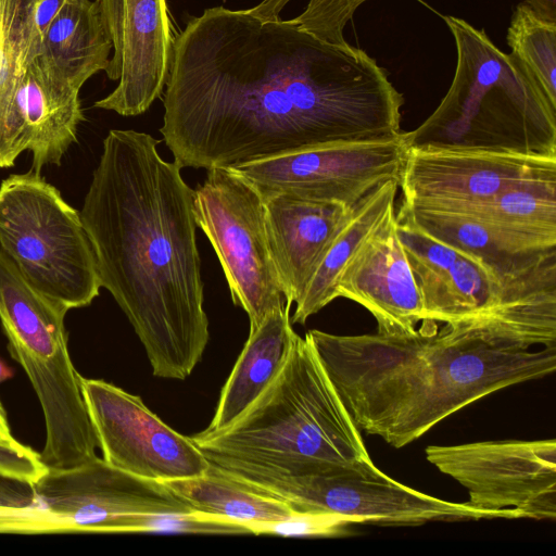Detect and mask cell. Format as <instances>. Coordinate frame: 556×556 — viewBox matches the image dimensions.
Masks as SVG:
<instances>
[{"instance_id": "cell-31", "label": "cell", "mask_w": 556, "mask_h": 556, "mask_svg": "<svg viewBox=\"0 0 556 556\" xmlns=\"http://www.w3.org/2000/svg\"><path fill=\"white\" fill-rule=\"evenodd\" d=\"M48 469L40 453L20 443L14 437L0 438V476L35 483Z\"/></svg>"}, {"instance_id": "cell-28", "label": "cell", "mask_w": 556, "mask_h": 556, "mask_svg": "<svg viewBox=\"0 0 556 556\" xmlns=\"http://www.w3.org/2000/svg\"><path fill=\"white\" fill-rule=\"evenodd\" d=\"M137 532L252 534L247 526L224 517L197 511L141 515Z\"/></svg>"}, {"instance_id": "cell-26", "label": "cell", "mask_w": 556, "mask_h": 556, "mask_svg": "<svg viewBox=\"0 0 556 556\" xmlns=\"http://www.w3.org/2000/svg\"><path fill=\"white\" fill-rule=\"evenodd\" d=\"M506 40L511 54L556 105V23L539 17L525 2L519 3Z\"/></svg>"}, {"instance_id": "cell-21", "label": "cell", "mask_w": 556, "mask_h": 556, "mask_svg": "<svg viewBox=\"0 0 556 556\" xmlns=\"http://www.w3.org/2000/svg\"><path fill=\"white\" fill-rule=\"evenodd\" d=\"M400 210L432 238L482 261L503 275L523 274L556 256V249L540 254L519 252L502 233L468 212L408 204L403 201Z\"/></svg>"}, {"instance_id": "cell-1", "label": "cell", "mask_w": 556, "mask_h": 556, "mask_svg": "<svg viewBox=\"0 0 556 556\" xmlns=\"http://www.w3.org/2000/svg\"><path fill=\"white\" fill-rule=\"evenodd\" d=\"M165 87L160 131L180 168L402 131L403 94L364 50L248 9L215 7L189 20Z\"/></svg>"}, {"instance_id": "cell-29", "label": "cell", "mask_w": 556, "mask_h": 556, "mask_svg": "<svg viewBox=\"0 0 556 556\" xmlns=\"http://www.w3.org/2000/svg\"><path fill=\"white\" fill-rule=\"evenodd\" d=\"M356 525L349 517L325 513H300L262 523L253 534H273L293 538H339L349 535V528Z\"/></svg>"}, {"instance_id": "cell-9", "label": "cell", "mask_w": 556, "mask_h": 556, "mask_svg": "<svg viewBox=\"0 0 556 556\" xmlns=\"http://www.w3.org/2000/svg\"><path fill=\"white\" fill-rule=\"evenodd\" d=\"M197 226L207 237L226 277L232 302L248 314L250 329L283 306L261 190L231 167H212L194 190Z\"/></svg>"}, {"instance_id": "cell-14", "label": "cell", "mask_w": 556, "mask_h": 556, "mask_svg": "<svg viewBox=\"0 0 556 556\" xmlns=\"http://www.w3.org/2000/svg\"><path fill=\"white\" fill-rule=\"evenodd\" d=\"M556 172V154L456 147L408 148L399 187L419 205L488 200L530 177Z\"/></svg>"}, {"instance_id": "cell-34", "label": "cell", "mask_w": 556, "mask_h": 556, "mask_svg": "<svg viewBox=\"0 0 556 556\" xmlns=\"http://www.w3.org/2000/svg\"><path fill=\"white\" fill-rule=\"evenodd\" d=\"M525 3L539 17L556 23V0H525Z\"/></svg>"}, {"instance_id": "cell-19", "label": "cell", "mask_w": 556, "mask_h": 556, "mask_svg": "<svg viewBox=\"0 0 556 556\" xmlns=\"http://www.w3.org/2000/svg\"><path fill=\"white\" fill-rule=\"evenodd\" d=\"M291 305L269 313L254 329L224 384L206 431H219L239 418L276 379L299 334L292 328Z\"/></svg>"}, {"instance_id": "cell-16", "label": "cell", "mask_w": 556, "mask_h": 556, "mask_svg": "<svg viewBox=\"0 0 556 556\" xmlns=\"http://www.w3.org/2000/svg\"><path fill=\"white\" fill-rule=\"evenodd\" d=\"M336 298L352 300L377 321V332H414L424 304L400 241L392 208L341 269Z\"/></svg>"}, {"instance_id": "cell-13", "label": "cell", "mask_w": 556, "mask_h": 556, "mask_svg": "<svg viewBox=\"0 0 556 556\" xmlns=\"http://www.w3.org/2000/svg\"><path fill=\"white\" fill-rule=\"evenodd\" d=\"M34 486L40 505L68 518L80 533L137 532L141 515L192 511L163 482L99 457L71 468H49Z\"/></svg>"}, {"instance_id": "cell-32", "label": "cell", "mask_w": 556, "mask_h": 556, "mask_svg": "<svg viewBox=\"0 0 556 556\" xmlns=\"http://www.w3.org/2000/svg\"><path fill=\"white\" fill-rule=\"evenodd\" d=\"M72 1L73 0H26L30 60L39 54L49 25L62 9Z\"/></svg>"}, {"instance_id": "cell-3", "label": "cell", "mask_w": 556, "mask_h": 556, "mask_svg": "<svg viewBox=\"0 0 556 556\" xmlns=\"http://www.w3.org/2000/svg\"><path fill=\"white\" fill-rule=\"evenodd\" d=\"M420 323L394 334L305 333L358 430L393 447L491 393L556 369V348L531 351Z\"/></svg>"}, {"instance_id": "cell-22", "label": "cell", "mask_w": 556, "mask_h": 556, "mask_svg": "<svg viewBox=\"0 0 556 556\" xmlns=\"http://www.w3.org/2000/svg\"><path fill=\"white\" fill-rule=\"evenodd\" d=\"M111 50L96 2L73 0L49 25L38 55L80 89L108 68Z\"/></svg>"}, {"instance_id": "cell-36", "label": "cell", "mask_w": 556, "mask_h": 556, "mask_svg": "<svg viewBox=\"0 0 556 556\" xmlns=\"http://www.w3.org/2000/svg\"><path fill=\"white\" fill-rule=\"evenodd\" d=\"M9 377H11V370L0 361V382L7 380Z\"/></svg>"}, {"instance_id": "cell-10", "label": "cell", "mask_w": 556, "mask_h": 556, "mask_svg": "<svg viewBox=\"0 0 556 556\" xmlns=\"http://www.w3.org/2000/svg\"><path fill=\"white\" fill-rule=\"evenodd\" d=\"M408 146L404 131L381 139L314 146L233 166L262 193L354 207L380 184L400 180Z\"/></svg>"}, {"instance_id": "cell-7", "label": "cell", "mask_w": 556, "mask_h": 556, "mask_svg": "<svg viewBox=\"0 0 556 556\" xmlns=\"http://www.w3.org/2000/svg\"><path fill=\"white\" fill-rule=\"evenodd\" d=\"M0 250L36 290L67 311L99 295L80 214L38 172L12 174L0 184Z\"/></svg>"}, {"instance_id": "cell-18", "label": "cell", "mask_w": 556, "mask_h": 556, "mask_svg": "<svg viewBox=\"0 0 556 556\" xmlns=\"http://www.w3.org/2000/svg\"><path fill=\"white\" fill-rule=\"evenodd\" d=\"M79 90L39 55L27 65L17 93L26 150L33 154V170L60 165L77 140L84 114Z\"/></svg>"}, {"instance_id": "cell-15", "label": "cell", "mask_w": 556, "mask_h": 556, "mask_svg": "<svg viewBox=\"0 0 556 556\" xmlns=\"http://www.w3.org/2000/svg\"><path fill=\"white\" fill-rule=\"evenodd\" d=\"M113 48L105 70L116 88L98 109L123 116L144 113L161 96L169 73L175 36L166 0H96Z\"/></svg>"}, {"instance_id": "cell-11", "label": "cell", "mask_w": 556, "mask_h": 556, "mask_svg": "<svg viewBox=\"0 0 556 556\" xmlns=\"http://www.w3.org/2000/svg\"><path fill=\"white\" fill-rule=\"evenodd\" d=\"M425 452L430 464L467 490L468 505L555 520V439L430 445Z\"/></svg>"}, {"instance_id": "cell-12", "label": "cell", "mask_w": 556, "mask_h": 556, "mask_svg": "<svg viewBox=\"0 0 556 556\" xmlns=\"http://www.w3.org/2000/svg\"><path fill=\"white\" fill-rule=\"evenodd\" d=\"M103 459L131 475L167 481L198 477L211 463L192 442L151 412L140 396L79 376Z\"/></svg>"}, {"instance_id": "cell-30", "label": "cell", "mask_w": 556, "mask_h": 556, "mask_svg": "<svg viewBox=\"0 0 556 556\" xmlns=\"http://www.w3.org/2000/svg\"><path fill=\"white\" fill-rule=\"evenodd\" d=\"M0 533L53 534L80 532L68 518L38 506L29 508L0 507Z\"/></svg>"}, {"instance_id": "cell-33", "label": "cell", "mask_w": 556, "mask_h": 556, "mask_svg": "<svg viewBox=\"0 0 556 556\" xmlns=\"http://www.w3.org/2000/svg\"><path fill=\"white\" fill-rule=\"evenodd\" d=\"M41 506L34 483L0 476V507L29 508Z\"/></svg>"}, {"instance_id": "cell-8", "label": "cell", "mask_w": 556, "mask_h": 556, "mask_svg": "<svg viewBox=\"0 0 556 556\" xmlns=\"http://www.w3.org/2000/svg\"><path fill=\"white\" fill-rule=\"evenodd\" d=\"M225 473L286 502L295 511L341 515L356 525L417 527L435 521L519 518L513 510L479 509L414 490L383 473L370 458L293 476Z\"/></svg>"}, {"instance_id": "cell-20", "label": "cell", "mask_w": 556, "mask_h": 556, "mask_svg": "<svg viewBox=\"0 0 556 556\" xmlns=\"http://www.w3.org/2000/svg\"><path fill=\"white\" fill-rule=\"evenodd\" d=\"M424 206L473 214L522 253L540 254L556 249V172L516 182L488 200Z\"/></svg>"}, {"instance_id": "cell-35", "label": "cell", "mask_w": 556, "mask_h": 556, "mask_svg": "<svg viewBox=\"0 0 556 556\" xmlns=\"http://www.w3.org/2000/svg\"><path fill=\"white\" fill-rule=\"evenodd\" d=\"M0 438L10 439L13 438L11 428L8 421V416L4 410V407L0 401Z\"/></svg>"}, {"instance_id": "cell-5", "label": "cell", "mask_w": 556, "mask_h": 556, "mask_svg": "<svg viewBox=\"0 0 556 556\" xmlns=\"http://www.w3.org/2000/svg\"><path fill=\"white\" fill-rule=\"evenodd\" d=\"M456 47L454 78L433 113L404 132L408 148L456 147L556 154V105L483 29L445 15Z\"/></svg>"}, {"instance_id": "cell-2", "label": "cell", "mask_w": 556, "mask_h": 556, "mask_svg": "<svg viewBox=\"0 0 556 556\" xmlns=\"http://www.w3.org/2000/svg\"><path fill=\"white\" fill-rule=\"evenodd\" d=\"M160 140L112 129L79 212L101 287L141 341L152 374L186 379L210 339L194 190Z\"/></svg>"}, {"instance_id": "cell-23", "label": "cell", "mask_w": 556, "mask_h": 556, "mask_svg": "<svg viewBox=\"0 0 556 556\" xmlns=\"http://www.w3.org/2000/svg\"><path fill=\"white\" fill-rule=\"evenodd\" d=\"M397 180H387L367 193L352 210L332 241L304 293L295 303L292 324L304 325L336 298V283L348 260L394 208Z\"/></svg>"}, {"instance_id": "cell-17", "label": "cell", "mask_w": 556, "mask_h": 556, "mask_svg": "<svg viewBox=\"0 0 556 556\" xmlns=\"http://www.w3.org/2000/svg\"><path fill=\"white\" fill-rule=\"evenodd\" d=\"M270 255L286 303H296L352 213L285 192L263 193Z\"/></svg>"}, {"instance_id": "cell-27", "label": "cell", "mask_w": 556, "mask_h": 556, "mask_svg": "<svg viewBox=\"0 0 556 556\" xmlns=\"http://www.w3.org/2000/svg\"><path fill=\"white\" fill-rule=\"evenodd\" d=\"M291 0H263L248 11L263 20L275 21ZM367 0H309L305 10L289 20L299 29L333 45L348 43L343 29L358 7Z\"/></svg>"}, {"instance_id": "cell-4", "label": "cell", "mask_w": 556, "mask_h": 556, "mask_svg": "<svg viewBox=\"0 0 556 556\" xmlns=\"http://www.w3.org/2000/svg\"><path fill=\"white\" fill-rule=\"evenodd\" d=\"M190 439L226 472L293 476L370 458L306 336L296 338L279 375L239 418Z\"/></svg>"}, {"instance_id": "cell-25", "label": "cell", "mask_w": 556, "mask_h": 556, "mask_svg": "<svg viewBox=\"0 0 556 556\" xmlns=\"http://www.w3.org/2000/svg\"><path fill=\"white\" fill-rule=\"evenodd\" d=\"M30 61L26 0H0V168L26 150L17 93Z\"/></svg>"}, {"instance_id": "cell-6", "label": "cell", "mask_w": 556, "mask_h": 556, "mask_svg": "<svg viewBox=\"0 0 556 556\" xmlns=\"http://www.w3.org/2000/svg\"><path fill=\"white\" fill-rule=\"evenodd\" d=\"M68 311L36 290L0 250V323L11 356L38 397L48 468H71L97 456L98 439L68 348Z\"/></svg>"}, {"instance_id": "cell-24", "label": "cell", "mask_w": 556, "mask_h": 556, "mask_svg": "<svg viewBox=\"0 0 556 556\" xmlns=\"http://www.w3.org/2000/svg\"><path fill=\"white\" fill-rule=\"evenodd\" d=\"M192 511L219 516L255 527L296 513L286 502L253 490L211 464L198 477L162 481Z\"/></svg>"}]
</instances>
